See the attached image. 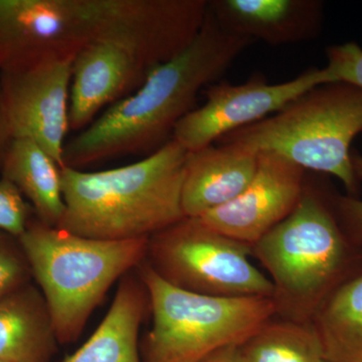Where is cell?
<instances>
[{
    "label": "cell",
    "instance_id": "cell-10",
    "mask_svg": "<svg viewBox=\"0 0 362 362\" xmlns=\"http://www.w3.org/2000/svg\"><path fill=\"white\" fill-rule=\"evenodd\" d=\"M74 57L0 71V98L13 138L39 144L64 168Z\"/></svg>",
    "mask_w": 362,
    "mask_h": 362
},
{
    "label": "cell",
    "instance_id": "cell-12",
    "mask_svg": "<svg viewBox=\"0 0 362 362\" xmlns=\"http://www.w3.org/2000/svg\"><path fill=\"white\" fill-rule=\"evenodd\" d=\"M151 69L133 47L108 37L86 45L71 65L69 122L82 130L105 105L138 89Z\"/></svg>",
    "mask_w": 362,
    "mask_h": 362
},
{
    "label": "cell",
    "instance_id": "cell-8",
    "mask_svg": "<svg viewBox=\"0 0 362 362\" xmlns=\"http://www.w3.org/2000/svg\"><path fill=\"white\" fill-rule=\"evenodd\" d=\"M100 30V0H0V71L75 57Z\"/></svg>",
    "mask_w": 362,
    "mask_h": 362
},
{
    "label": "cell",
    "instance_id": "cell-18",
    "mask_svg": "<svg viewBox=\"0 0 362 362\" xmlns=\"http://www.w3.org/2000/svg\"><path fill=\"white\" fill-rule=\"evenodd\" d=\"M325 362H362V268L321 305L311 321Z\"/></svg>",
    "mask_w": 362,
    "mask_h": 362
},
{
    "label": "cell",
    "instance_id": "cell-23",
    "mask_svg": "<svg viewBox=\"0 0 362 362\" xmlns=\"http://www.w3.org/2000/svg\"><path fill=\"white\" fill-rule=\"evenodd\" d=\"M332 202L342 230L354 245L362 247V199L333 190Z\"/></svg>",
    "mask_w": 362,
    "mask_h": 362
},
{
    "label": "cell",
    "instance_id": "cell-22",
    "mask_svg": "<svg viewBox=\"0 0 362 362\" xmlns=\"http://www.w3.org/2000/svg\"><path fill=\"white\" fill-rule=\"evenodd\" d=\"M30 209L20 189L0 178V232L20 239L30 223Z\"/></svg>",
    "mask_w": 362,
    "mask_h": 362
},
{
    "label": "cell",
    "instance_id": "cell-13",
    "mask_svg": "<svg viewBox=\"0 0 362 362\" xmlns=\"http://www.w3.org/2000/svg\"><path fill=\"white\" fill-rule=\"evenodd\" d=\"M209 8L226 32L270 45L314 40L322 28L320 0H211Z\"/></svg>",
    "mask_w": 362,
    "mask_h": 362
},
{
    "label": "cell",
    "instance_id": "cell-24",
    "mask_svg": "<svg viewBox=\"0 0 362 362\" xmlns=\"http://www.w3.org/2000/svg\"><path fill=\"white\" fill-rule=\"evenodd\" d=\"M197 362H247L242 349L238 345L226 346L211 352Z\"/></svg>",
    "mask_w": 362,
    "mask_h": 362
},
{
    "label": "cell",
    "instance_id": "cell-19",
    "mask_svg": "<svg viewBox=\"0 0 362 362\" xmlns=\"http://www.w3.org/2000/svg\"><path fill=\"white\" fill-rule=\"evenodd\" d=\"M247 362H322L320 340L310 323L274 317L240 345Z\"/></svg>",
    "mask_w": 362,
    "mask_h": 362
},
{
    "label": "cell",
    "instance_id": "cell-14",
    "mask_svg": "<svg viewBox=\"0 0 362 362\" xmlns=\"http://www.w3.org/2000/svg\"><path fill=\"white\" fill-rule=\"evenodd\" d=\"M258 156L235 143L187 152L181 192L185 218H199L242 194L256 173Z\"/></svg>",
    "mask_w": 362,
    "mask_h": 362
},
{
    "label": "cell",
    "instance_id": "cell-11",
    "mask_svg": "<svg viewBox=\"0 0 362 362\" xmlns=\"http://www.w3.org/2000/svg\"><path fill=\"white\" fill-rule=\"evenodd\" d=\"M305 182L303 168L273 152H259L256 173L244 192L195 218L214 232L252 247L294 211Z\"/></svg>",
    "mask_w": 362,
    "mask_h": 362
},
{
    "label": "cell",
    "instance_id": "cell-4",
    "mask_svg": "<svg viewBox=\"0 0 362 362\" xmlns=\"http://www.w3.org/2000/svg\"><path fill=\"white\" fill-rule=\"evenodd\" d=\"M148 239H90L30 221L18 242L59 344L76 341L112 285L145 261Z\"/></svg>",
    "mask_w": 362,
    "mask_h": 362
},
{
    "label": "cell",
    "instance_id": "cell-16",
    "mask_svg": "<svg viewBox=\"0 0 362 362\" xmlns=\"http://www.w3.org/2000/svg\"><path fill=\"white\" fill-rule=\"evenodd\" d=\"M58 344L39 288L28 283L0 298V361L51 362Z\"/></svg>",
    "mask_w": 362,
    "mask_h": 362
},
{
    "label": "cell",
    "instance_id": "cell-27",
    "mask_svg": "<svg viewBox=\"0 0 362 362\" xmlns=\"http://www.w3.org/2000/svg\"><path fill=\"white\" fill-rule=\"evenodd\" d=\"M0 362H4V361H0Z\"/></svg>",
    "mask_w": 362,
    "mask_h": 362
},
{
    "label": "cell",
    "instance_id": "cell-2",
    "mask_svg": "<svg viewBox=\"0 0 362 362\" xmlns=\"http://www.w3.org/2000/svg\"><path fill=\"white\" fill-rule=\"evenodd\" d=\"M187 151L170 139L132 164L86 173L61 168L65 214L58 228L103 240L144 239L185 218Z\"/></svg>",
    "mask_w": 362,
    "mask_h": 362
},
{
    "label": "cell",
    "instance_id": "cell-9",
    "mask_svg": "<svg viewBox=\"0 0 362 362\" xmlns=\"http://www.w3.org/2000/svg\"><path fill=\"white\" fill-rule=\"evenodd\" d=\"M323 84H328L323 68H311L279 84H271L257 74L243 84L221 82L209 86L204 90L206 103L181 119L171 139L187 152L206 148L233 131L277 113Z\"/></svg>",
    "mask_w": 362,
    "mask_h": 362
},
{
    "label": "cell",
    "instance_id": "cell-6",
    "mask_svg": "<svg viewBox=\"0 0 362 362\" xmlns=\"http://www.w3.org/2000/svg\"><path fill=\"white\" fill-rule=\"evenodd\" d=\"M136 269L152 318L142 362L199 361L223 347L240 346L276 317L270 297L206 296L169 284L145 261Z\"/></svg>",
    "mask_w": 362,
    "mask_h": 362
},
{
    "label": "cell",
    "instance_id": "cell-7",
    "mask_svg": "<svg viewBox=\"0 0 362 362\" xmlns=\"http://www.w3.org/2000/svg\"><path fill=\"white\" fill-rule=\"evenodd\" d=\"M252 246L185 218L151 235L145 262L165 282L214 297H272L273 284L250 261Z\"/></svg>",
    "mask_w": 362,
    "mask_h": 362
},
{
    "label": "cell",
    "instance_id": "cell-17",
    "mask_svg": "<svg viewBox=\"0 0 362 362\" xmlns=\"http://www.w3.org/2000/svg\"><path fill=\"white\" fill-rule=\"evenodd\" d=\"M1 177L13 182L32 202L37 220L58 228L65 202L61 168L33 140L13 138L1 168Z\"/></svg>",
    "mask_w": 362,
    "mask_h": 362
},
{
    "label": "cell",
    "instance_id": "cell-26",
    "mask_svg": "<svg viewBox=\"0 0 362 362\" xmlns=\"http://www.w3.org/2000/svg\"><path fill=\"white\" fill-rule=\"evenodd\" d=\"M352 166L357 180H362V156L358 153H352Z\"/></svg>",
    "mask_w": 362,
    "mask_h": 362
},
{
    "label": "cell",
    "instance_id": "cell-15",
    "mask_svg": "<svg viewBox=\"0 0 362 362\" xmlns=\"http://www.w3.org/2000/svg\"><path fill=\"white\" fill-rule=\"evenodd\" d=\"M147 311L146 288L138 276L127 274L97 329L64 362H142L139 331Z\"/></svg>",
    "mask_w": 362,
    "mask_h": 362
},
{
    "label": "cell",
    "instance_id": "cell-5",
    "mask_svg": "<svg viewBox=\"0 0 362 362\" xmlns=\"http://www.w3.org/2000/svg\"><path fill=\"white\" fill-rule=\"evenodd\" d=\"M361 133L362 90L328 83L218 142L244 145L258 153L273 152L304 170L334 176L350 197H359L361 181L354 173L350 146Z\"/></svg>",
    "mask_w": 362,
    "mask_h": 362
},
{
    "label": "cell",
    "instance_id": "cell-20",
    "mask_svg": "<svg viewBox=\"0 0 362 362\" xmlns=\"http://www.w3.org/2000/svg\"><path fill=\"white\" fill-rule=\"evenodd\" d=\"M324 66L328 83H345L362 90V49L356 42L333 45L326 49Z\"/></svg>",
    "mask_w": 362,
    "mask_h": 362
},
{
    "label": "cell",
    "instance_id": "cell-21",
    "mask_svg": "<svg viewBox=\"0 0 362 362\" xmlns=\"http://www.w3.org/2000/svg\"><path fill=\"white\" fill-rule=\"evenodd\" d=\"M30 266L20 242L0 232V298L30 283Z\"/></svg>",
    "mask_w": 362,
    "mask_h": 362
},
{
    "label": "cell",
    "instance_id": "cell-25",
    "mask_svg": "<svg viewBox=\"0 0 362 362\" xmlns=\"http://www.w3.org/2000/svg\"><path fill=\"white\" fill-rule=\"evenodd\" d=\"M13 137L0 98V171Z\"/></svg>",
    "mask_w": 362,
    "mask_h": 362
},
{
    "label": "cell",
    "instance_id": "cell-1",
    "mask_svg": "<svg viewBox=\"0 0 362 362\" xmlns=\"http://www.w3.org/2000/svg\"><path fill=\"white\" fill-rule=\"evenodd\" d=\"M252 40L226 32L207 11L201 32L182 52L157 66L135 93L115 102L66 143L64 168L80 169L124 154L160 148L197 107L204 88L214 84Z\"/></svg>",
    "mask_w": 362,
    "mask_h": 362
},
{
    "label": "cell",
    "instance_id": "cell-3",
    "mask_svg": "<svg viewBox=\"0 0 362 362\" xmlns=\"http://www.w3.org/2000/svg\"><path fill=\"white\" fill-rule=\"evenodd\" d=\"M332 192L306 180L294 211L252 247L270 275L278 318L311 324L325 300L362 268V247L342 230Z\"/></svg>",
    "mask_w": 362,
    "mask_h": 362
},
{
    "label": "cell",
    "instance_id": "cell-28",
    "mask_svg": "<svg viewBox=\"0 0 362 362\" xmlns=\"http://www.w3.org/2000/svg\"><path fill=\"white\" fill-rule=\"evenodd\" d=\"M322 362H325V361H322Z\"/></svg>",
    "mask_w": 362,
    "mask_h": 362
}]
</instances>
